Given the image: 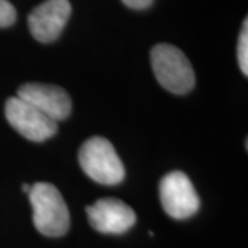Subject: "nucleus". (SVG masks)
Segmentation results:
<instances>
[{
	"mask_svg": "<svg viewBox=\"0 0 248 248\" xmlns=\"http://www.w3.org/2000/svg\"><path fill=\"white\" fill-rule=\"evenodd\" d=\"M28 195L33 208V223L37 231L48 237H60L68 233L71 226L69 210L55 186L37 182L31 186Z\"/></svg>",
	"mask_w": 248,
	"mask_h": 248,
	"instance_id": "nucleus-1",
	"label": "nucleus"
},
{
	"mask_svg": "<svg viewBox=\"0 0 248 248\" xmlns=\"http://www.w3.org/2000/svg\"><path fill=\"white\" fill-rule=\"evenodd\" d=\"M22 189H24V192H25V193H29V190H31V185L24 184V185H22Z\"/></svg>",
	"mask_w": 248,
	"mask_h": 248,
	"instance_id": "nucleus-12",
	"label": "nucleus"
},
{
	"mask_svg": "<svg viewBox=\"0 0 248 248\" xmlns=\"http://www.w3.org/2000/svg\"><path fill=\"white\" fill-rule=\"evenodd\" d=\"M71 13L69 0H46L29 14V31L37 42L51 43L60 37Z\"/></svg>",
	"mask_w": 248,
	"mask_h": 248,
	"instance_id": "nucleus-7",
	"label": "nucleus"
},
{
	"mask_svg": "<svg viewBox=\"0 0 248 248\" xmlns=\"http://www.w3.org/2000/svg\"><path fill=\"white\" fill-rule=\"evenodd\" d=\"M4 115L10 125L18 134L32 142L46 141L55 135L58 130L57 122L18 97L7 99Z\"/></svg>",
	"mask_w": 248,
	"mask_h": 248,
	"instance_id": "nucleus-5",
	"label": "nucleus"
},
{
	"mask_svg": "<svg viewBox=\"0 0 248 248\" xmlns=\"http://www.w3.org/2000/svg\"><path fill=\"white\" fill-rule=\"evenodd\" d=\"M79 163L86 175L101 185H117L125 175L115 146L104 137H93L81 145Z\"/></svg>",
	"mask_w": 248,
	"mask_h": 248,
	"instance_id": "nucleus-3",
	"label": "nucleus"
},
{
	"mask_svg": "<svg viewBox=\"0 0 248 248\" xmlns=\"http://www.w3.org/2000/svg\"><path fill=\"white\" fill-rule=\"evenodd\" d=\"M248 22L244 21V25L241 29L237 45V61L241 72L247 76L248 75Z\"/></svg>",
	"mask_w": 248,
	"mask_h": 248,
	"instance_id": "nucleus-9",
	"label": "nucleus"
},
{
	"mask_svg": "<svg viewBox=\"0 0 248 248\" xmlns=\"http://www.w3.org/2000/svg\"><path fill=\"white\" fill-rule=\"evenodd\" d=\"M17 19V11L9 0H0V28L13 25Z\"/></svg>",
	"mask_w": 248,
	"mask_h": 248,
	"instance_id": "nucleus-10",
	"label": "nucleus"
},
{
	"mask_svg": "<svg viewBox=\"0 0 248 248\" xmlns=\"http://www.w3.org/2000/svg\"><path fill=\"white\" fill-rule=\"evenodd\" d=\"M127 7L133 10H145L151 7L155 0H122Z\"/></svg>",
	"mask_w": 248,
	"mask_h": 248,
	"instance_id": "nucleus-11",
	"label": "nucleus"
},
{
	"mask_svg": "<svg viewBox=\"0 0 248 248\" xmlns=\"http://www.w3.org/2000/svg\"><path fill=\"white\" fill-rule=\"evenodd\" d=\"M90 225L101 233L122 234L135 225L137 215L134 210L116 197L99 199L86 208Z\"/></svg>",
	"mask_w": 248,
	"mask_h": 248,
	"instance_id": "nucleus-6",
	"label": "nucleus"
},
{
	"mask_svg": "<svg viewBox=\"0 0 248 248\" xmlns=\"http://www.w3.org/2000/svg\"><path fill=\"white\" fill-rule=\"evenodd\" d=\"M163 210L174 219H187L199 211L200 199L189 177L182 171L164 175L159 186Z\"/></svg>",
	"mask_w": 248,
	"mask_h": 248,
	"instance_id": "nucleus-4",
	"label": "nucleus"
},
{
	"mask_svg": "<svg viewBox=\"0 0 248 248\" xmlns=\"http://www.w3.org/2000/svg\"><path fill=\"white\" fill-rule=\"evenodd\" d=\"M152 69L156 79L172 94H186L195 87V71L186 55L175 46L160 43L151 51Z\"/></svg>",
	"mask_w": 248,
	"mask_h": 248,
	"instance_id": "nucleus-2",
	"label": "nucleus"
},
{
	"mask_svg": "<svg viewBox=\"0 0 248 248\" xmlns=\"http://www.w3.org/2000/svg\"><path fill=\"white\" fill-rule=\"evenodd\" d=\"M17 97L27 101L57 123L68 119L72 112L71 97L60 86L27 83L18 89Z\"/></svg>",
	"mask_w": 248,
	"mask_h": 248,
	"instance_id": "nucleus-8",
	"label": "nucleus"
}]
</instances>
